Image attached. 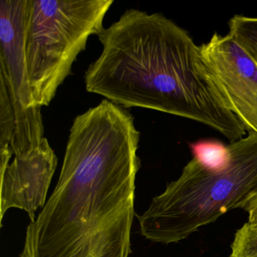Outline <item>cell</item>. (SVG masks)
Masks as SVG:
<instances>
[{
  "mask_svg": "<svg viewBox=\"0 0 257 257\" xmlns=\"http://www.w3.org/2000/svg\"><path fill=\"white\" fill-rule=\"evenodd\" d=\"M237 208L243 209L247 213V222L257 223V188L240 202Z\"/></svg>",
  "mask_w": 257,
  "mask_h": 257,
  "instance_id": "11",
  "label": "cell"
},
{
  "mask_svg": "<svg viewBox=\"0 0 257 257\" xmlns=\"http://www.w3.org/2000/svg\"><path fill=\"white\" fill-rule=\"evenodd\" d=\"M31 0H0V147L25 154L44 139L42 108L33 97L26 61Z\"/></svg>",
  "mask_w": 257,
  "mask_h": 257,
  "instance_id": "5",
  "label": "cell"
},
{
  "mask_svg": "<svg viewBox=\"0 0 257 257\" xmlns=\"http://www.w3.org/2000/svg\"><path fill=\"white\" fill-rule=\"evenodd\" d=\"M87 91L124 108L153 109L211 127L229 142L245 129L227 106L190 34L160 13L127 10L97 35Z\"/></svg>",
  "mask_w": 257,
  "mask_h": 257,
  "instance_id": "2",
  "label": "cell"
},
{
  "mask_svg": "<svg viewBox=\"0 0 257 257\" xmlns=\"http://www.w3.org/2000/svg\"><path fill=\"white\" fill-rule=\"evenodd\" d=\"M228 160L211 169L193 158L138 216L140 231L155 243H178L237 208L257 188V136L227 146Z\"/></svg>",
  "mask_w": 257,
  "mask_h": 257,
  "instance_id": "3",
  "label": "cell"
},
{
  "mask_svg": "<svg viewBox=\"0 0 257 257\" xmlns=\"http://www.w3.org/2000/svg\"><path fill=\"white\" fill-rule=\"evenodd\" d=\"M194 158L211 169L223 168L228 160V149L216 141H200L191 145Z\"/></svg>",
  "mask_w": 257,
  "mask_h": 257,
  "instance_id": "9",
  "label": "cell"
},
{
  "mask_svg": "<svg viewBox=\"0 0 257 257\" xmlns=\"http://www.w3.org/2000/svg\"><path fill=\"white\" fill-rule=\"evenodd\" d=\"M229 34L257 64V18L236 15L228 22Z\"/></svg>",
  "mask_w": 257,
  "mask_h": 257,
  "instance_id": "8",
  "label": "cell"
},
{
  "mask_svg": "<svg viewBox=\"0 0 257 257\" xmlns=\"http://www.w3.org/2000/svg\"><path fill=\"white\" fill-rule=\"evenodd\" d=\"M227 106L247 135L257 136V64L228 33H214L200 46Z\"/></svg>",
  "mask_w": 257,
  "mask_h": 257,
  "instance_id": "6",
  "label": "cell"
},
{
  "mask_svg": "<svg viewBox=\"0 0 257 257\" xmlns=\"http://www.w3.org/2000/svg\"><path fill=\"white\" fill-rule=\"evenodd\" d=\"M58 166V157L46 138L34 150L14 156L0 166V225L10 209L28 213L31 222L47 201L48 192Z\"/></svg>",
  "mask_w": 257,
  "mask_h": 257,
  "instance_id": "7",
  "label": "cell"
},
{
  "mask_svg": "<svg viewBox=\"0 0 257 257\" xmlns=\"http://www.w3.org/2000/svg\"><path fill=\"white\" fill-rule=\"evenodd\" d=\"M112 0H31L26 61L34 102L49 106L91 36L103 29Z\"/></svg>",
  "mask_w": 257,
  "mask_h": 257,
  "instance_id": "4",
  "label": "cell"
},
{
  "mask_svg": "<svg viewBox=\"0 0 257 257\" xmlns=\"http://www.w3.org/2000/svg\"><path fill=\"white\" fill-rule=\"evenodd\" d=\"M229 257H257V223L246 222L236 231Z\"/></svg>",
  "mask_w": 257,
  "mask_h": 257,
  "instance_id": "10",
  "label": "cell"
},
{
  "mask_svg": "<svg viewBox=\"0 0 257 257\" xmlns=\"http://www.w3.org/2000/svg\"><path fill=\"white\" fill-rule=\"evenodd\" d=\"M139 131L109 100L76 117L52 195L26 230L20 257H128Z\"/></svg>",
  "mask_w": 257,
  "mask_h": 257,
  "instance_id": "1",
  "label": "cell"
}]
</instances>
